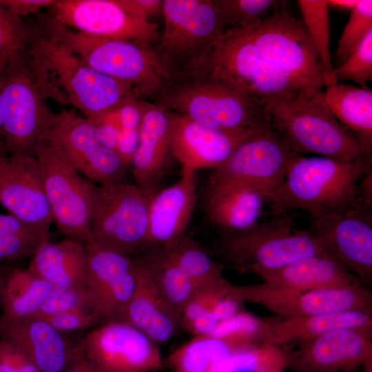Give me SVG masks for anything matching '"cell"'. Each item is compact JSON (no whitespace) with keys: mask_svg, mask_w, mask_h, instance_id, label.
<instances>
[{"mask_svg":"<svg viewBox=\"0 0 372 372\" xmlns=\"http://www.w3.org/2000/svg\"><path fill=\"white\" fill-rule=\"evenodd\" d=\"M265 320L240 311L220 322L209 335L228 345L233 351L260 345Z\"/></svg>","mask_w":372,"mask_h":372,"instance_id":"cell-39","label":"cell"},{"mask_svg":"<svg viewBox=\"0 0 372 372\" xmlns=\"http://www.w3.org/2000/svg\"><path fill=\"white\" fill-rule=\"evenodd\" d=\"M302 21L317 52L324 87L338 81L333 73L331 52L329 7L327 0H298Z\"/></svg>","mask_w":372,"mask_h":372,"instance_id":"cell-36","label":"cell"},{"mask_svg":"<svg viewBox=\"0 0 372 372\" xmlns=\"http://www.w3.org/2000/svg\"><path fill=\"white\" fill-rule=\"evenodd\" d=\"M0 90L6 154L36 157L47 143L58 114L47 103L27 51L8 63L1 76Z\"/></svg>","mask_w":372,"mask_h":372,"instance_id":"cell-9","label":"cell"},{"mask_svg":"<svg viewBox=\"0 0 372 372\" xmlns=\"http://www.w3.org/2000/svg\"><path fill=\"white\" fill-rule=\"evenodd\" d=\"M85 249L87 274L84 290L89 307L96 315L104 298L125 276L135 269L136 262L135 258L90 243L85 245Z\"/></svg>","mask_w":372,"mask_h":372,"instance_id":"cell-32","label":"cell"},{"mask_svg":"<svg viewBox=\"0 0 372 372\" xmlns=\"http://www.w3.org/2000/svg\"><path fill=\"white\" fill-rule=\"evenodd\" d=\"M324 97L333 116L356 138L365 155L372 154V90L346 83L325 87Z\"/></svg>","mask_w":372,"mask_h":372,"instance_id":"cell-30","label":"cell"},{"mask_svg":"<svg viewBox=\"0 0 372 372\" xmlns=\"http://www.w3.org/2000/svg\"><path fill=\"white\" fill-rule=\"evenodd\" d=\"M364 284L372 282V211L361 207L313 218L310 229Z\"/></svg>","mask_w":372,"mask_h":372,"instance_id":"cell-18","label":"cell"},{"mask_svg":"<svg viewBox=\"0 0 372 372\" xmlns=\"http://www.w3.org/2000/svg\"><path fill=\"white\" fill-rule=\"evenodd\" d=\"M36 158L57 231L85 245L90 238L93 182L84 178L48 143Z\"/></svg>","mask_w":372,"mask_h":372,"instance_id":"cell-12","label":"cell"},{"mask_svg":"<svg viewBox=\"0 0 372 372\" xmlns=\"http://www.w3.org/2000/svg\"><path fill=\"white\" fill-rule=\"evenodd\" d=\"M258 276L264 282L299 291L362 282L335 258L325 256L302 259L278 270L264 272Z\"/></svg>","mask_w":372,"mask_h":372,"instance_id":"cell-29","label":"cell"},{"mask_svg":"<svg viewBox=\"0 0 372 372\" xmlns=\"http://www.w3.org/2000/svg\"><path fill=\"white\" fill-rule=\"evenodd\" d=\"M359 0H327L329 8H335L341 10H349L355 8Z\"/></svg>","mask_w":372,"mask_h":372,"instance_id":"cell-57","label":"cell"},{"mask_svg":"<svg viewBox=\"0 0 372 372\" xmlns=\"http://www.w3.org/2000/svg\"><path fill=\"white\" fill-rule=\"evenodd\" d=\"M220 253L235 270L256 276L312 256L334 258L311 230L298 229L288 213L277 212L247 231L226 233Z\"/></svg>","mask_w":372,"mask_h":372,"instance_id":"cell-4","label":"cell"},{"mask_svg":"<svg viewBox=\"0 0 372 372\" xmlns=\"http://www.w3.org/2000/svg\"><path fill=\"white\" fill-rule=\"evenodd\" d=\"M232 352L225 342L210 335L194 336L173 351L165 364L174 372H211Z\"/></svg>","mask_w":372,"mask_h":372,"instance_id":"cell-35","label":"cell"},{"mask_svg":"<svg viewBox=\"0 0 372 372\" xmlns=\"http://www.w3.org/2000/svg\"><path fill=\"white\" fill-rule=\"evenodd\" d=\"M55 0H0V3L14 15L22 18L50 8Z\"/></svg>","mask_w":372,"mask_h":372,"instance_id":"cell-50","label":"cell"},{"mask_svg":"<svg viewBox=\"0 0 372 372\" xmlns=\"http://www.w3.org/2000/svg\"><path fill=\"white\" fill-rule=\"evenodd\" d=\"M196 172L183 168L178 181L160 189L151 198L149 248L166 245L186 235L197 201Z\"/></svg>","mask_w":372,"mask_h":372,"instance_id":"cell-24","label":"cell"},{"mask_svg":"<svg viewBox=\"0 0 372 372\" xmlns=\"http://www.w3.org/2000/svg\"><path fill=\"white\" fill-rule=\"evenodd\" d=\"M298 156L271 127L263 128L244 141L210 177L244 185L265 197L280 185Z\"/></svg>","mask_w":372,"mask_h":372,"instance_id":"cell-15","label":"cell"},{"mask_svg":"<svg viewBox=\"0 0 372 372\" xmlns=\"http://www.w3.org/2000/svg\"><path fill=\"white\" fill-rule=\"evenodd\" d=\"M0 372L40 371L20 348L0 338Z\"/></svg>","mask_w":372,"mask_h":372,"instance_id":"cell-47","label":"cell"},{"mask_svg":"<svg viewBox=\"0 0 372 372\" xmlns=\"http://www.w3.org/2000/svg\"><path fill=\"white\" fill-rule=\"evenodd\" d=\"M34 26L65 46L86 65L131 84L138 96L155 100L169 82L149 45L82 33L48 14H39Z\"/></svg>","mask_w":372,"mask_h":372,"instance_id":"cell-3","label":"cell"},{"mask_svg":"<svg viewBox=\"0 0 372 372\" xmlns=\"http://www.w3.org/2000/svg\"><path fill=\"white\" fill-rule=\"evenodd\" d=\"M260 54L308 90L324 87L320 61L302 21L287 4L258 24L244 29Z\"/></svg>","mask_w":372,"mask_h":372,"instance_id":"cell-11","label":"cell"},{"mask_svg":"<svg viewBox=\"0 0 372 372\" xmlns=\"http://www.w3.org/2000/svg\"><path fill=\"white\" fill-rule=\"evenodd\" d=\"M79 309L90 310L84 289L54 287L34 316L45 318Z\"/></svg>","mask_w":372,"mask_h":372,"instance_id":"cell-45","label":"cell"},{"mask_svg":"<svg viewBox=\"0 0 372 372\" xmlns=\"http://www.w3.org/2000/svg\"><path fill=\"white\" fill-rule=\"evenodd\" d=\"M156 105L213 130L271 127L266 108L207 74L170 81Z\"/></svg>","mask_w":372,"mask_h":372,"instance_id":"cell-7","label":"cell"},{"mask_svg":"<svg viewBox=\"0 0 372 372\" xmlns=\"http://www.w3.org/2000/svg\"><path fill=\"white\" fill-rule=\"evenodd\" d=\"M122 6L134 16L145 21L162 10L161 0H119Z\"/></svg>","mask_w":372,"mask_h":372,"instance_id":"cell-51","label":"cell"},{"mask_svg":"<svg viewBox=\"0 0 372 372\" xmlns=\"http://www.w3.org/2000/svg\"><path fill=\"white\" fill-rule=\"evenodd\" d=\"M4 272L1 268H0V293L1 291L2 286L3 284Z\"/></svg>","mask_w":372,"mask_h":372,"instance_id":"cell-59","label":"cell"},{"mask_svg":"<svg viewBox=\"0 0 372 372\" xmlns=\"http://www.w3.org/2000/svg\"><path fill=\"white\" fill-rule=\"evenodd\" d=\"M168 112V111H167ZM170 147L183 168L194 171L222 167L236 148L262 127L222 131L205 127L185 115L168 112ZM269 128V127H268Z\"/></svg>","mask_w":372,"mask_h":372,"instance_id":"cell-19","label":"cell"},{"mask_svg":"<svg viewBox=\"0 0 372 372\" xmlns=\"http://www.w3.org/2000/svg\"><path fill=\"white\" fill-rule=\"evenodd\" d=\"M135 258L180 319L184 306L198 287L160 247L149 248Z\"/></svg>","mask_w":372,"mask_h":372,"instance_id":"cell-33","label":"cell"},{"mask_svg":"<svg viewBox=\"0 0 372 372\" xmlns=\"http://www.w3.org/2000/svg\"><path fill=\"white\" fill-rule=\"evenodd\" d=\"M0 203L23 222L49 231L52 218L35 156L0 152Z\"/></svg>","mask_w":372,"mask_h":372,"instance_id":"cell-21","label":"cell"},{"mask_svg":"<svg viewBox=\"0 0 372 372\" xmlns=\"http://www.w3.org/2000/svg\"><path fill=\"white\" fill-rule=\"evenodd\" d=\"M200 74L225 83L265 108L314 92L263 58L242 29L227 30L220 35Z\"/></svg>","mask_w":372,"mask_h":372,"instance_id":"cell-5","label":"cell"},{"mask_svg":"<svg viewBox=\"0 0 372 372\" xmlns=\"http://www.w3.org/2000/svg\"><path fill=\"white\" fill-rule=\"evenodd\" d=\"M0 338L20 348L40 372H63L80 352V340L71 341L45 320L0 317Z\"/></svg>","mask_w":372,"mask_h":372,"instance_id":"cell-22","label":"cell"},{"mask_svg":"<svg viewBox=\"0 0 372 372\" xmlns=\"http://www.w3.org/2000/svg\"><path fill=\"white\" fill-rule=\"evenodd\" d=\"M151 198L136 183H93L88 243L132 258L142 254L149 248Z\"/></svg>","mask_w":372,"mask_h":372,"instance_id":"cell-10","label":"cell"},{"mask_svg":"<svg viewBox=\"0 0 372 372\" xmlns=\"http://www.w3.org/2000/svg\"><path fill=\"white\" fill-rule=\"evenodd\" d=\"M335 79L351 81L366 87L372 81V30L347 59L333 69Z\"/></svg>","mask_w":372,"mask_h":372,"instance_id":"cell-42","label":"cell"},{"mask_svg":"<svg viewBox=\"0 0 372 372\" xmlns=\"http://www.w3.org/2000/svg\"><path fill=\"white\" fill-rule=\"evenodd\" d=\"M32 33L31 25L0 3V79L8 63L28 50Z\"/></svg>","mask_w":372,"mask_h":372,"instance_id":"cell-40","label":"cell"},{"mask_svg":"<svg viewBox=\"0 0 372 372\" xmlns=\"http://www.w3.org/2000/svg\"><path fill=\"white\" fill-rule=\"evenodd\" d=\"M165 30L153 49L169 81L198 74L223 33L215 1L165 0Z\"/></svg>","mask_w":372,"mask_h":372,"instance_id":"cell-8","label":"cell"},{"mask_svg":"<svg viewBox=\"0 0 372 372\" xmlns=\"http://www.w3.org/2000/svg\"><path fill=\"white\" fill-rule=\"evenodd\" d=\"M48 14L72 30L94 37L147 45L160 39L156 23L134 16L119 0H55Z\"/></svg>","mask_w":372,"mask_h":372,"instance_id":"cell-17","label":"cell"},{"mask_svg":"<svg viewBox=\"0 0 372 372\" xmlns=\"http://www.w3.org/2000/svg\"><path fill=\"white\" fill-rule=\"evenodd\" d=\"M219 323L210 311L195 318L185 329L193 337L209 335Z\"/></svg>","mask_w":372,"mask_h":372,"instance_id":"cell-53","label":"cell"},{"mask_svg":"<svg viewBox=\"0 0 372 372\" xmlns=\"http://www.w3.org/2000/svg\"><path fill=\"white\" fill-rule=\"evenodd\" d=\"M84 356L105 372H157L160 345L125 320L103 322L80 340Z\"/></svg>","mask_w":372,"mask_h":372,"instance_id":"cell-16","label":"cell"},{"mask_svg":"<svg viewBox=\"0 0 372 372\" xmlns=\"http://www.w3.org/2000/svg\"><path fill=\"white\" fill-rule=\"evenodd\" d=\"M287 354L279 347L258 345L232 352L211 372H283Z\"/></svg>","mask_w":372,"mask_h":372,"instance_id":"cell-37","label":"cell"},{"mask_svg":"<svg viewBox=\"0 0 372 372\" xmlns=\"http://www.w3.org/2000/svg\"><path fill=\"white\" fill-rule=\"evenodd\" d=\"M372 30V1L359 0L340 36L334 59L338 65L358 47Z\"/></svg>","mask_w":372,"mask_h":372,"instance_id":"cell-41","label":"cell"},{"mask_svg":"<svg viewBox=\"0 0 372 372\" xmlns=\"http://www.w3.org/2000/svg\"><path fill=\"white\" fill-rule=\"evenodd\" d=\"M371 169L372 158L344 161L300 155L292 162L280 185L265 195V200L275 212L300 210L313 218L362 208L359 201L360 185Z\"/></svg>","mask_w":372,"mask_h":372,"instance_id":"cell-2","label":"cell"},{"mask_svg":"<svg viewBox=\"0 0 372 372\" xmlns=\"http://www.w3.org/2000/svg\"><path fill=\"white\" fill-rule=\"evenodd\" d=\"M136 96L127 98L117 108L121 129H139L143 111L141 105L136 102Z\"/></svg>","mask_w":372,"mask_h":372,"instance_id":"cell-49","label":"cell"},{"mask_svg":"<svg viewBox=\"0 0 372 372\" xmlns=\"http://www.w3.org/2000/svg\"><path fill=\"white\" fill-rule=\"evenodd\" d=\"M372 360L371 329H340L299 344L287 354L296 372H354Z\"/></svg>","mask_w":372,"mask_h":372,"instance_id":"cell-20","label":"cell"},{"mask_svg":"<svg viewBox=\"0 0 372 372\" xmlns=\"http://www.w3.org/2000/svg\"><path fill=\"white\" fill-rule=\"evenodd\" d=\"M223 32L227 30L248 29L258 24L276 10L288 4L277 0L215 1Z\"/></svg>","mask_w":372,"mask_h":372,"instance_id":"cell-38","label":"cell"},{"mask_svg":"<svg viewBox=\"0 0 372 372\" xmlns=\"http://www.w3.org/2000/svg\"><path fill=\"white\" fill-rule=\"evenodd\" d=\"M41 231H46L31 226L12 214H0V234H29Z\"/></svg>","mask_w":372,"mask_h":372,"instance_id":"cell-54","label":"cell"},{"mask_svg":"<svg viewBox=\"0 0 372 372\" xmlns=\"http://www.w3.org/2000/svg\"><path fill=\"white\" fill-rule=\"evenodd\" d=\"M53 288L28 268H15L4 273L0 317L18 320L34 316Z\"/></svg>","mask_w":372,"mask_h":372,"instance_id":"cell-31","label":"cell"},{"mask_svg":"<svg viewBox=\"0 0 372 372\" xmlns=\"http://www.w3.org/2000/svg\"><path fill=\"white\" fill-rule=\"evenodd\" d=\"M28 269L54 287L84 289L85 245L69 238L59 242L48 240L31 257Z\"/></svg>","mask_w":372,"mask_h":372,"instance_id":"cell-28","label":"cell"},{"mask_svg":"<svg viewBox=\"0 0 372 372\" xmlns=\"http://www.w3.org/2000/svg\"><path fill=\"white\" fill-rule=\"evenodd\" d=\"M43 319L63 334L81 331L100 323L97 316L87 309H73Z\"/></svg>","mask_w":372,"mask_h":372,"instance_id":"cell-46","label":"cell"},{"mask_svg":"<svg viewBox=\"0 0 372 372\" xmlns=\"http://www.w3.org/2000/svg\"><path fill=\"white\" fill-rule=\"evenodd\" d=\"M96 126L97 137L105 147L115 150L119 129L105 123H94Z\"/></svg>","mask_w":372,"mask_h":372,"instance_id":"cell-55","label":"cell"},{"mask_svg":"<svg viewBox=\"0 0 372 372\" xmlns=\"http://www.w3.org/2000/svg\"><path fill=\"white\" fill-rule=\"evenodd\" d=\"M266 110L271 127L300 156L312 153L344 161L372 158L331 114L322 90L279 101Z\"/></svg>","mask_w":372,"mask_h":372,"instance_id":"cell-6","label":"cell"},{"mask_svg":"<svg viewBox=\"0 0 372 372\" xmlns=\"http://www.w3.org/2000/svg\"><path fill=\"white\" fill-rule=\"evenodd\" d=\"M157 247L198 287L225 278L224 265L214 259L198 242L187 235Z\"/></svg>","mask_w":372,"mask_h":372,"instance_id":"cell-34","label":"cell"},{"mask_svg":"<svg viewBox=\"0 0 372 372\" xmlns=\"http://www.w3.org/2000/svg\"><path fill=\"white\" fill-rule=\"evenodd\" d=\"M241 303L242 302L233 293L232 289L230 293L215 302L211 311L220 322L228 320L240 312Z\"/></svg>","mask_w":372,"mask_h":372,"instance_id":"cell-52","label":"cell"},{"mask_svg":"<svg viewBox=\"0 0 372 372\" xmlns=\"http://www.w3.org/2000/svg\"><path fill=\"white\" fill-rule=\"evenodd\" d=\"M371 313L360 311L278 316L276 320H265L260 344L280 348L287 344H300L336 329H371Z\"/></svg>","mask_w":372,"mask_h":372,"instance_id":"cell-27","label":"cell"},{"mask_svg":"<svg viewBox=\"0 0 372 372\" xmlns=\"http://www.w3.org/2000/svg\"><path fill=\"white\" fill-rule=\"evenodd\" d=\"M49 240V232L34 234H0V265L32 257Z\"/></svg>","mask_w":372,"mask_h":372,"instance_id":"cell-44","label":"cell"},{"mask_svg":"<svg viewBox=\"0 0 372 372\" xmlns=\"http://www.w3.org/2000/svg\"><path fill=\"white\" fill-rule=\"evenodd\" d=\"M136 260V284L123 320L142 331L161 346L176 334L180 327V316Z\"/></svg>","mask_w":372,"mask_h":372,"instance_id":"cell-26","label":"cell"},{"mask_svg":"<svg viewBox=\"0 0 372 372\" xmlns=\"http://www.w3.org/2000/svg\"><path fill=\"white\" fill-rule=\"evenodd\" d=\"M81 347V346H80ZM63 372H105L86 358L81 351L75 356Z\"/></svg>","mask_w":372,"mask_h":372,"instance_id":"cell-56","label":"cell"},{"mask_svg":"<svg viewBox=\"0 0 372 372\" xmlns=\"http://www.w3.org/2000/svg\"><path fill=\"white\" fill-rule=\"evenodd\" d=\"M242 302L260 305L278 317L302 316L351 311L371 312L372 293L362 282L309 291H299L262 282L234 286Z\"/></svg>","mask_w":372,"mask_h":372,"instance_id":"cell-13","label":"cell"},{"mask_svg":"<svg viewBox=\"0 0 372 372\" xmlns=\"http://www.w3.org/2000/svg\"><path fill=\"white\" fill-rule=\"evenodd\" d=\"M264 195L237 183L209 177L203 195L207 220L225 233H239L255 227L263 214Z\"/></svg>","mask_w":372,"mask_h":372,"instance_id":"cell-25","label":"cell"},{"mask_svg":"<svg viewBox=\"0 0 372 372\" xmlns=\"http://www.w3.org/2000/svg\"><path fill=\"white\" fill-rule=\"evenodd\" d=\"M139 143V129L121 128L119 130L115 151L123 161L130 166Z\"/></svg>","mask_w":372,"mask_h":372,"instance_id":"cell-48","label":"cell"},{"mask_svg":"<svg viewBox=\"0 0 372 372\" xmlns=\"http://www.w3.org/2000/svg\"><path fill=\"white\" fill-rule=\"evenodd\" d=\"M139 143L130 165L135 183L149 196L160 189L173 157L170 147L169 112L155 105L142 103ZM174 158V157H173Z\"/></svg>","mask_w":372,"mask_h":372,"instance_id":"cell-23","label":"cell"},{"mask_svg":"<svg viewBox=\"0 0 372 372\" xmlns=\"http://www.w3.org/2000/svg\"><path fill=\"white\" fill-rule=\"evenodd\" d=\"M234 285L225 278L221 280L200 286L184 306L180 324L185 329L195 318L210 311L215 302L230 293Z\"/></svg>","mask_w":372,"mask_h":372,"instance_id":"cell-43","label":"cell"},{"mask_svg":"<svg viewBox=\"0 0 372 372\" xmlns=\"http://www.w3.org/2000/svg\"><path fill=\"white\" fill-rule=\"evenodd\" d=\"M80 174L99 185L126 181L129 165L115 150L103 145L88 118L63 110L58 113L48 142Z\"/></svg>","mask_w":372,"mask_h":372,"instance_id":"cell-14","label":"cell"},{"mask_svg":"<svg viewBox=\"0 0 372 372\" xmlns=\"http://www.w3.org/2000/svg\"><path fill=\"white\" fill-rule=\"evenodd\" d=\"M31 28L27 53L47 99L70 105L94 121L137 95L131 84L90 68L63 44Z\"/></svg>","mask_w":372,"mask_h":372,"instance_id":"cell-1","label":"cell"},{"mask_svg":"<svg viewBox=\"0 0 372 372\" xmlns=\"http://www.w3.org/2000/svg\"><path fill=\"white\" fill-rule=\"evenodd\" d=\"M0 152H6V150L4 148L3 110L2 96H1V90H0Z\"/></svg>","mask_w":372,"mask_h":372,"instance_id":"cell-58","label":"cell"}]
</instances>
